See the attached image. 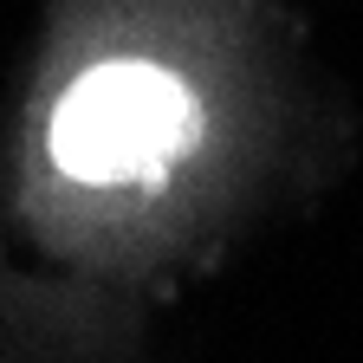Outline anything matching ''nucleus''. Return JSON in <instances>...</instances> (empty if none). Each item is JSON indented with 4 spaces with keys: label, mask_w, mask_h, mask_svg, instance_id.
Listing matches in <instances>:
<instances>
[{
    "label": "nucleus",
    "mask_w": 363,
    "mask_h": 363,
    "mask_svg": "<svg viewBox=\"0 0 363 363\" xmlns=\"http://www.w3.org/2000/svg\"><path fill=\"white\" fill-rule=\"evenodd\" d=\"M195 143H201L195 91L150 59L91 65L45 123V150H52L59 175L84 182V189L162 182L169 162H182Z\"/></svg>",
    "instance_id": "nucleus-1"
}]
</instances>
